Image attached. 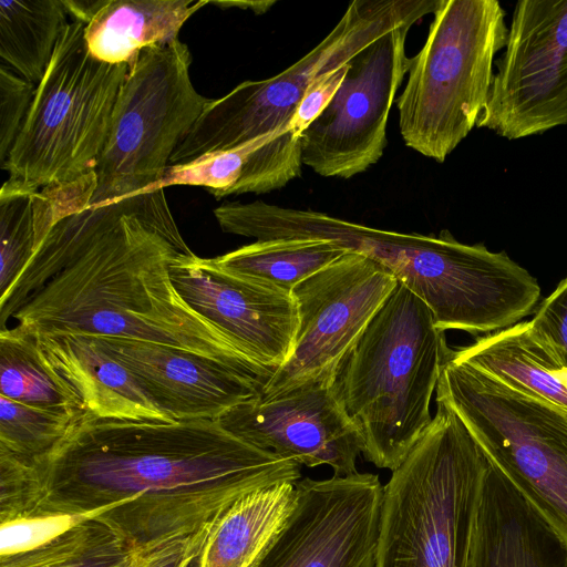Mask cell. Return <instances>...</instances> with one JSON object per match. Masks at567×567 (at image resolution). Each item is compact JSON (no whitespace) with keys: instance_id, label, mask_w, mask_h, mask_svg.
Instances as JSON below:
<instances>
[{"instance_id":"2e32d148","label":"cell","mask_w":567,"mask_h":567,"mask_svg":"<svg viewBox=\"0 0 567 567\" xmlns=\"http://www.w3.org/2000/svg\"><path fill=\"white\" fill-rule=\"evenodd\" d=\"M171 277L182 298L254 364L274 374L288 360L298 329L291 293L226 272L194 252L177 257Z\"/></svg>"},{"instance_id":"277c9868","label":"cell","mask_w":567,"mask_h":567,"mask_svg":"<svg viewBox=\"0 0 567 567\" xmlns=\"http://www.w3.org/2000/svg\"><path fill=\"white\" fill-rule=\"evenodd\" d=\"M451 352L431 309L399 282L337 378L363 455L377 467L395 470L431 423V399Z\"/></svg>"},{"instance_id":"9c48e42d","label":"cell","mask_w":567,"mask_h":567,"mask_svg":"<svg viewBox=\"0 0 567 567\" xmlns=\"http://www.w3.org/2000/svg\"><path fill=\"white\" fill-rule=\"evenodd\" d=\"M436 401L461 419L486 456L567 540V412L451 358Z\"/></svg>"},{"instance_id":"44dd1931","label":"cell","mask_w":567,"mask_h":567,"mask_svg":"<svg viewBox=\"0 0 567 567\" xmlns=\"http://www.w3.org/2000/svg\"><path fill=\"white\" fill-rule=\"evenodd\" d=\"M95 173L31 192L3 183L0 190V296L20 276L50 230L90 207Z\"/></svg>"},{"instance_id":"30bf717a","label":"cell","mask_w":567,"mask_h":567,"mask_svg":"<svg viewBox=\"0 0 567 567\" xmlns=\"http://www.w3.org/2000/svg\"><path fill=\"white\" fill-rule=\"evenodd\" d=\"M192 55L175 39L143 49L130 64L95 167L90 206L157 189L171 158L210 99L192 83Z\"/></svg>"},{"instance_id":"d4e9b609","label":"cell","mask_w":567,"mask_h":567,"mask_svg":"<svg viewBox=\"0 0 567 567\" xmlns=\"http://www.w3.org/2000/svg\"><path fill=\"white\" fill-rule=\"evenodd\" d=\"M62 0L0 1V56L3 64L39 84L68 25Z\"/></svg>"},{"instance_id":"d6a6232c","label":"cell","mask_w":567,"mask_h":567,"mask_svg":"<svg viewBox=\"0 0 567 567\" xmlns=\"http://www.w3.org/2000/svg\"><path fill=\"white\" fill-rule=\"evenodd\" d=\"M349 68L350 64L348 62L321 75L310 84L289 123V130L297 136L301 137L309 125L329 105L342 84Z\"/></svg>"},{"instance_id":"e0dca14e","label":"cell","mask_w":567,"mask_h":567,"mask_svg":"<svg viewBox=\"0 0 567 567\" xmlns=\"http://www.w3.org/2000/svg\"><path fill=\"white\" fill-rule=\"evenodd\" d=\"M99 338L174 421L218 420L231 408L259 395L266 384L252 374L185 349Z\"/></svg>"},{"instance_id":"9a60e30c","label":"cell","mask_w":567,"mask_h":567,"mask_svg":"<svg viewBox=\"0 0 567 567\" xmlns=\"http://www.w3.org/2000/svg\"><path fill=\"white\" fill-rule=\"evenodd\" d=\"M218 421L243 441L308 467L328 465L333 475L357 473L364 441L348 414L337 380L303 384L286 394L243 402Z\"/></svg>"},{"instance_id":"1f68e13d","label":"cell","mask_w":567,"mask_h":567,"mask_svg":"<svg viewBox=\"0 0 567 567\" xmlns=\"http://www.w3.org/2000/svg\"><path fill=\"white\" fill-rule=\"evenodd\" d=\"M530 322L567 368V276L537 305Z\"/></svg>"},{"instance_id":"d6986e66","label":"cell","mask_w":567,"mask_h":567,"mask_svg":"<svg viewBox=\"0 0 567 567\" xmlns=\"http://www.w3.org/2000/svg\"><path fill=\"white\" fill-rule=\"evenodd\" d=\"M468 567H567V540L491 460L477 502Z\"/></svg>"},{"instance_id":"ac0fdd59","label":"cell","mask_w":567,"mask_h":567,"mask_svg":"<svg viewBox=\"0 0 567 567\" xmlns=\"http://www.w3.org/2000/svg\"><path fill=\"white\" fill-rule=\"evenodd\" d=\"M33 336L43 363L82 413L106 419L175 422L97 336Z\"/></svg>"},{"instance_id":"484cf974","label":"cell","mask_w":567,"mask_h":567,"mask_svg":"<svg viewBox=\"0 0 567 567\" xmlns=\"http://www.w3.org/2000/svg\"><path fill=\"white\" fill-rule=\"evenodd\" d=\"M0 395L56 414L82 413L43 363L34 336L17 326L0 330Z\"/></svg>"},{"instance_id":"4fadbf2b","label":"cell","mask_w":567,"mask_h":567,"mask_svg":"<svg viewBox=\"0 0 567 567\" xmlns=\"http://www.w3.org/2000/svg\"><path fill=\"white\" fill-rule=\"evenodd\" d=\"M477 127L508 140L567 124V0H520Z\"/></svg>"},{"instance_id":"836d02e7","label":"cell","mask_w":567,"mask_h":567,"mask_svg":"<svg viewBox=\"0 0 567 567\" xmlns=\"http://www.w3.org/2000/svg\"><path fill=\"white\" fill-rule=\"evenodd\" d=\"M208 530L173 539L152 567H193Z\"/></svg>"},{"instance_id":"7402d4cb","label":"cell","mask_w":567,"mask_h":567,"mask_svg":"<svg viewBox=\"0 0 567 567\" xmlns=\"http://www.w3.org/2000/svg\"><path fill=\"white\" fill-rule=\"evenodd\" d=\"M296 502V484L250 492L213 523L194 567H257L285 528Z\"/></svg>"},{"instance_id":"8d00e7d4","label":"cell","mask_w":567,"mask_h":567,"mask_svg":"<svg viewBox=\"0 0 567 567\" xmlns=\"http://www.w3.org/2000/svg\"><path fill=\"white\" fill-rule=\"evenodd\" d=\"M276 0H262V1H210L208 3L217 6L221 9L228 8H239L241 10H251L256 14H262L267 12L274 4H276Z\"/></svg>"},{"instance_id":"7a4b0ae2","label":"cell","mask_w":567,"mask_h":567,"mask_svg":"<svg viewBox=\"0 0 567 567\" xmlns=\"http://www.w3.org/2000/svg\"><path fill=\"white\" fill-rule=\"evenodd\" d=\"M34 464L39 511L97 518L135 547L205 530L239 497L301 477L295 460L243 441L218 420L89 413Z\"/></svg>"},{"instance_id":"6da1fadb","label":"cell","mask_w":567,"mask_h":567,"mask_svg":"<svg viewBox=\"0 0 567 567\" xmlns=\"http://www.w3.org/2000/svg\"><path fill=\"white\" fill-rule=\"evenodd\" d=\"M193 252L164 188L90 206L60 220L0 296V330L84 333L161 343L262 381L248 360L176 290L171 265Z\"/></svg>"},{"instance_id":"5bb4252c","label":"cell","mask_w":567,"mask_h":567,"mask_svg":"<svg viewBox=\"0 0 567 567\" xmlns=\"http://www.w3.org/2000/svg\"><path fill=\"white\" fill-rule=\"evenodd\" d=\"M383 485L354 473L296 483V502L257 567H375Z\"/></svg>"},{"instance_id":"7c38bea8","label":"cell","mask_w":567,"mask_h":567,"mask_svg":"<svg viewBox=\"0 0 567 567\" xmlns=\"http://www.w3.org/2000/svg\"><path fill=\"white\" fill-rule=\"evenodd\" d=\"M408 21L353 59L338 92L301 135L302 164L322 177L351 178L382 157L395 95L408 75Z\"/></svg>"},{"instance_id":"f546056e","label":"cell","mask_w":567,"mask_h":567,"mask_svg":"<svg viewBox=\"0 0 567 567\" xmlns=\"http://www.w3.org/2000/svg\"><path fill=\"white\" fill-rule=\"evenodd\" d=\"M91 517L44 511L0 522V556L33 549Z\"/></svg>"},{"instance_id":"e575fe53","label":"cell","mask_w":567,"mask_h":567,"mask_svg":"<svg viewBox=\"0 0 567 567\" xmlns=\"http://www.w3.org/2000/svg\"><path fill=\"white\" fill-rule=\"evenodd\" d=\"M62 2L72 21L86 24L103 6L104 0H62Z\"/></svg>"},{"instance_id":"8992f818","label":"cell","mask_w":567,"mask_h":567,"mask_svg":"<svg viewBox=\"0 0 567 567\" xmlns=\"http://www.w3.org/2000/svg\"><path fill=\"white\" fill-rule=\"evenodd\" d=\"M507 33L505 11L496 0L439 1L394 102L408 147L443 163L476 126Z\"/></svg>"},{"instance_id":"4316f807","label":"cell","mask_w":567,"mask_h":567,"mask_svg":"<svg viewBox=\"0 0 567 567\" xmlns=\"http://www.w3.org/2000/svg\"><path fill=\"white\" fill-rule=\"evenodd\" d=\"M137 548L104 522L89 518L33 549L0 556V567H122Z\"/></svg>"},{"instance_id":"5b68a950","label":"cell","mask_w":567,"mask_h":567,"mask_svg":"<svg viewBox=\"0 0 567 567\" xmlns=\"http://www.w3.org/2000/svg\"><path fill=\"white\" fill-rule=\"evenodd\" d=\"M489 460L436 401L431 423L383 486L375 567H468Z\"/></svg>"},{"instance_id":"d590c367","label":"cell","mask_w":567,"mask_h":567,"mask_svg":"<svg viewBox=\"0 0 567 567\" xmlns=\"http://www.w3.org/2000/svg\"><path fill=\"white\" fill-rule=\"evenodd\" d=\"M175 538L177 537L168 538L154 545L138 547L134 556L122 567H152Z\"/></svg>"},{"instance_id":"4dcf8cb0","label":"cell","mask_w":567,"mask_h":567,"mask_svg":"<svg viewBox=\"0 0 567 567\" xmlns=\"http://www.w3.org/2000/svg\"><path fill=\"white\" fill-rule=\"evenodd\" d=\"M35 84L6 64L0 66V164L13 147L31 107Z\"/></svg>"},{"instance_id":"603a6c76","label":"cell","mask_w":567,"mask_h":567,"mask_svg":"<svg viewBox=\"0 0 567 567\" xmlns=\"http://www.w3.org/2000/svg\"><path fill=\"white\" fill-rule=\"evenodd\" d=\"M208 0H104L85 24L89 52L109 64H132L143 49L178 39Z\"/></svg>"},{"instance_id":"ba28073f","label":"cell","mask_w":567,"mask_h":567,"mask_svg":"<svg viewBox=\"0 0 567 567\" xmlns=\"http://www.w3.org/2000/svg\"><path fill=\"white\" fill-rule=\"evenodd\" d=\"M440 0H354L331 31L275 76L244 81L210 99L169 165L234 150L274 132H286L303 94L321 75L348 63L394 28L434 13Z\"/></svg>"},{"instance_id":"3957f363","label":"cell","mask_w":567,"mask_h":567,"mask_svg":"<svg viewBox=\"0 0 567 567\" xmlns=\"http://www.w3.org/2000/svg\"><path fill=\"white\" fill-rule=\"evenodd\" d=\"M224 233L256 240L324 239L362 254L390 270L423 300L442 331L471 334L502 329L523 292V271L505 251L439 235L405 234L348 221L312 209L230 202L214 209Z\"/></svg>"},{"instance_id":"83f0119b","label":"cell","mask_w":567,"mask_h":567,"mask_svg":"<svg viewBox=\"0 0 567 567\" xmlns=\"http://www.w3.org/2000/svg\"><path fill=\"white\" fill-rule=\"evenodd\" d=\"M73 419L0 395V451L34 463L59 444Z\"/></svg>"},{"instance_id":"ffe728a7","label":"cell","mask_w":567,"mask_h":567,"mask_svg":"<svg viewBox=\"0 0 567 567\" xmlns=\"http://www.w3.org/2000/svg\"><path fill=\"white\" fill-rule=\"evenodd\" d=\"M451 358L567 412V368L530 320L478 337L474 343L452 350Z\"/></svg>"},{"instance_id":"f1b7e54d","label":"cell","mask_w":567,"mask_h":567,"mask_svg":"<svg viewBox=\"0 0 567 567\" xmlns=\"http://www.w3.org/2000/svg\"><path fill=\"white\" fill-rule=\"evenodd\" d=\"M284 133L274 132L234 150L205 155L182 165H169L157 188L173 185L202 186L217 199L230 196L233 188L241 179L251 154Z\"/></svg>"},{"instance_id":"cb8c5ba5","label":"cell","mask_w":567,"mask_h":567,"mask_svg":"<svg viewBox=\"0 0 567 567\" xmlns=\"http://www.w3.org/2000/svg\"><path fill=\"white\" fill-rule=\"evenodd\" d=\"M348 251L324 239H269L256 240L210 259L226 272L291 293L297 285Z\"/></svg>"},{"instance_id":"52a82bcc","label":"cell","mask_w":567,"mask_h":567,"mask_svg":"<svg viewBox=\"0 0 567 567\" xmlns=\"http://www.w3.org/2000/svg\"><path fill=\"white\" fill-rule=\"evenodd\" d=\"M84 28L80 21L68 23L37 85L1 166L11 186L35 192L95 173L130 65L95 59L87 50Z\"/></svg>"},{"instance_id":"8fae6325","label":"cell","mask_w":567,"mask_h":567,"mask_svg":"<svg viewBox=\"0 0 567 567\" xmlns=\"http://www.w3.org/2000/svg\"><path fill=\"white\" fill-rule=\"evenodd\" d=\"M399 281L375 260L348 251L297 285L292 353L261 388L270 400L303 384L337 380L341 365Z\"/></svg>"}]
</instances>
